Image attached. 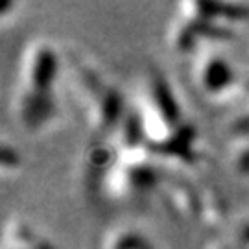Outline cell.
<instances>
[{
    "mask_svg": "<svg viewBox=\"0 0 249 249\" xmlns=\"http://www.w3.org/2000/svg\"><path fill=\"white\" fill-rule=\"evenodd\" d=\"M57 53L45 39H36L22 52L18 81L11 109L18 125L37 131L55 116L53 80L57 74Z\"/></svg>",
    "mask_w": 249,
    "mask_h": 249,
    "instance_id": "obj_1",
    "label": "cell"
},
{
    "mask_svg": "<svg viewBox=\"0 0 249 249\" xmlns=\"http://www.w3.org/2000/svg\"><path fill=\"white\" fill-rule=\"evenodd\" d=\"M71 74L81 102L87 107L90 137L111 141L127 111L120 90L102 80L98 72L78 59L71 61Z\"/></svg>",
    "mask_w": 249,
    "mask_h": 249,
    "instance_id": "obj_2",
    "label": "cell"
},
{
    "mask_svg": "<svg viewBox=\"0 0 249 249\" xmlns=\"http://www.w3.org/2000/svg\"><path fill=\"white\" fill-rule=\"evenodd\" d=\"M148 146L115 151V159L107 170L104 188L116 197H133L150 192L157 185L159 174L151 162Z\"/></svg>",
    "mask_w": 249,
    "mask_h": 249,
    "instance_id": "obj_3",
    "label": "cell"
},
{
    "mask_svg": "<svg viewBox=\"0 0 249 249\" xmlns=\"http://www.w3.org/2000/svg\"><path fill=\"white\" fill-rule=\"evenodd\" d=\"M196 83L205 94L218 96L231 89L234 83V72L229 61L218 52L201 53L196 63Z\"/></svg>",
    "mask_w": 249,
    "mask_h": 249,
    "instance_id": "obj_4",
    "label": "cell"
},
{
    "mask_svg": "<svg viewBox=\"0 0 249 249\" xmlns=\"http://www.w3.org/2000/svg\"><path fill=\"white\" fill-rule=\"evenodd\" d=\"M164 194L181 218L199 220L201 196H199V190L192 187L188 181L181 178H168L164 181Z\"/></svg>",
    "mask_w": 249,
    "mask_h": 249,
    "instance_id": "obj_5",
    "label": "cell"
},
{
    "mask_svg": "<svg viewBox=\"0 0 249 249\" xmlns=\"http://www.w3.org/2000/svg\"><path fill=\"white\" fill-rule=\"evenodd\" d=\"M199 196H201V216L199 220L205 223H216L223 214L222 201L220 197L214 194L211 188H199Z\"/></svg>",
    "mask_w": 249,
    "mask_h": 249,
    "instance_id": "obj_6",
    "label": "cell"
},
{
    "mask_svg": "<svg viewBox=\"0 0 249 249\" xmlns=\"http://www.w3.org/2000/svg\"><path fill=\"white\" fill-rule=\"evenodd\" d=\"M231 162L240 176L249 174V137L238 139V142L234 144L231 151Z\"/></svg>",
    "mask_w": 249,
    "mask_h": 249,
    "instance_id": "obj_7",
    "label": "cell"
},
{
    "mask_svg": "<svg viewBox=\"0 0 249 249\" xmlns=\"http://www.w3.org/2000/svg\"><path fill=\"white\" fill-rule=\"evenodd\" d=\"M135 231L127 227H116L107 234L104 249H129V244L133 240Z\"/></svg>",
    "mask_w": 249,
    "mask_h": 249,
    "instance_id": "obj_8",
    "label": "cell"
},
{
    "mask_svg": "<svg viewBox=\"0 0 249 249\" xmlns=\"http://www.w3.org/2000/svg\"><path fill=\"white\" fill-rule=\"evenodd\" d=\"M229 131H231L236 139H244V137H249V107L240 113L238 116L232 118L231 125H229Z\"/></svg>",
    "mask_w": 249,
    "mask_h": 249,
    "instance_id": "obj_9",
    "label": "cell"
},
{
    "mask_svg": "<svg viewBox=\"0 0 249 249\" xmlns=\"http://www.w3.org/2000/svg\"><path fill=\"white\" fill-rule=\"evenodd\" d=\"M0 162H2V168L8 170V168H15L18 162V155L17 151L13 150L9 144H2V150H0Z\"/></svg>",
    "mask_w": 249,
    "mask_h": 249,
    "instance_id": "obj_10",
    "label": "cell"
},
{
    "mask_svg": "<svg viewBox=\"0 0 249 249\" xmlns=\"http://www.w3.org/2000/svg\"><path fill=\"white\" fill-rule=\"evenodd\" d=\"M234 234H236V240L240 242V248L248 249L249 248V220L240 223Z\"/></svg>",
    "mask_w": 249,
    "mask_h": 249,
    "instance_id": "obj_11",
    "label": "cell"
},
{
    "mask_svg": "<svg viewBox=\"0 0 249 249\" xmlns=\"http://www.w3.org/2000/svg\"><path fill=\"white\" fill-rule=\"evenodd\" d=\"M129 249H151V248L146 244V240H144L139 232H135L133 240H131V244H129Z\"/></svg>",
    "mask_w": 249,
    "mask_h": 249,
    "instance_id": "obj_12",
    "label": "cell"
},
{
    "mask_svg": "<svg viewBox=\"0 0 249 249\" xmlns=\"http://www.w3.org/2000/svg\"><path fill=\"white\" fill-rule=\"evenodd\" d=\"M2 249H4V248H2Z\"/></svg>",
    "mask_w": 249,
    "mask_h": 249,
    "instance_id": "obj_13",
    "label": "cell"
}]
</instances>
